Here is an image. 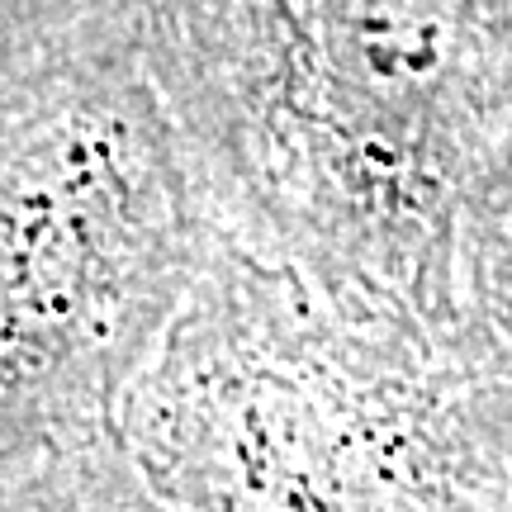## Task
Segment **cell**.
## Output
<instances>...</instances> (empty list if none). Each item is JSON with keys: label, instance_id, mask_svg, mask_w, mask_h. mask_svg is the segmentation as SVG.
Returning <instances> with one entry per match:
<instances>
[{"label": "cell", "instance_id": "3957f363", "mask_svg": "<svg viewBox=\"0 0 512 512\" xmlns=\"http://www.w3.org/2000/svg\"><path fill=\"white\" fill-rule=\"evenodd\" d=\"M479 185L489 190L494 204V238H498V290L508 299V318H512V86L503 100V119H498L494 147L484 157Z\"/></svg>", "mask_w": 512, "mask_h": 512}, {"label": "cell", "instance_id": "6da1fadb", "mask_svg": "<svg viewBox=\"0 0 512 512\" xmlns=\"http://www.w3.org/2000/svg\"><path fill=\"white\" fill-rule=\"evenodd\" d=\"M266 124L394 252H437L512 86V0H233Z\"/></svg>", "mask_w": 512, "mask_h": 512}, {"label": "cell", "instance_id": "7a4b0ae2", "mask_svg": "<svg viewBox=\"0 0 512 512\" xmlns=\"http://www.w3.org/2000/svg\"><path fill=\"white\" fill-rule=\"evenodd\" d=\"M152 143L128 105H100L38 147L0 204V332L43 347L72 332L138 247Z\"/></svg>", "mask_w": 512, "mask_h": 512}]
</instances>
